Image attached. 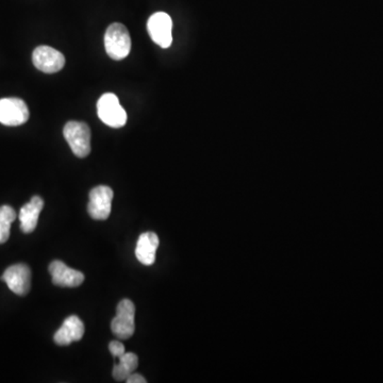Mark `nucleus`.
<instances>
[{"instance_id": "f257e3e1", "label": "nucleus", "mask_w": 383, "mask_h": 383, "mask_svg": "<svg viewBox=\"0 0 383 383\" xmlns=\"http://www.w3.org/2000/svg\"><path fill=\"white\" fill-rule=\"evenodd\" d=\"M105 48L108 56L115 61L128 57L131 51V37L128 29L120 23L110 25L106 31Z\"/></svg>"}, {"instance_id": "f03ea898", "label": "nucleus", "mask_w": 383, "mask_h": 383, "mask_svg": "<svg viewBox=\"0 0 383 383\" xmlns=\"http://www.w3.org/2000/svg\"><path fill=\"white\" fill-rule=\"evenodd\" d=\"M64 137L75 156L85 158L91 153V130L85 123L68 122L63 129Z\"/></svg>"}, {"instance_id": "7ed1b4c3", "label": "nucleus", "mask_w": 383, "mask_h": 383, "mask_svg": "<svg viewBox=\"0 0 383 383\" xmlns=\"http://www.w3.org/2000/svg\"><path fill=\"white\" fill-rule=\"evenodd\" d=\"M97 112L101 122L112 128H122L126 125L127 112L120 106V99L113 93H106L97 103Z\"/></svg>"}, {"instance_id": "20e7f679", "label": "nucleus", "mask_w": 383, "mask_h": 383, "mask_svg": "<svg viewBox=\"0 0 383 383\" xmlns=\"http://www.w3.org/2000/svg\"><path fill=\"white\" fill-rule=\"evenodd\" d=\"M135 306L129 299H123L116 308V316L111 322V330L120 340H128L135 330Z\"/></svg>"}, {"instance_id": "39448f33", "label": "nucleus", "mask_w": 383, "mask_h": 383, "mask_svg": "<svg viewBox=\"0 0 383 383\" xmlns=\"http://www.w3.org/2000/svg\"><path fill=\"white\" fill-rule=\"evenodd\" d=\"M113 189L107 185H99L89 192L87 212L93 220H105L111 214Z\"/></svg>"}, {"instance_id": "423d86ee", "label": "nucleus", "mask_w": 383, "mask_h": 383, "mask_svg": "<svg viewBox=\"0 0 383 383\" xmlns=\"http://www.w3.org/2000/svg\"><path fill=\"white\" fill-rule=\"evenodd\" d=\"M32 61L37 70L46 74H55L65 65L63 54L45 45L35 48L32 54Z\"/></svg>"}, {"instance_id": "0eeeda50", "label": "nucleus", "mask_w": 383, "mask_h": 383, "mask_svg": "<svg viewBox=\"0 0 383 383\" xmlns=\"http://www.w3.org/2000/svg\"><path fill=\"white\" fill-rule=\"evenodd\" d=\"M29 118V110L23 99H0V123L5 126L15 127L25 124Z\"/></svg>"}, {"instance_id": "6e6552de", "label": "nucleus", "mask_w": 383, "mask_h": 383, "mask_svg": "<svg viewBox=\"0 0 383 383\" xmlns=\"http://www.w3.org/2000/svg\"><path fill=\"white\" fill-rule=\"evenodd\" d=\"M172 18L164 12L153 14L147 22V30L151 39L162 48L172 45Z\"/></svg>"}, {"instance_id": "1a4fd4ad", "label": "nucleus", "mask_w": 383, "mask_h": 383, "mask_svg": "<svg viewBox=\"0 0 383 383\" xmlns=\"http://www.w3.org/2000/svg\"><path fill=\"white\" fill-rule=\"evenodd\" d=\"M1 280L7 283L8 287L14 294L25 296L28 294L31 285V270L26 264H15L10 266L1 276Z\"/></svg>"}, {"instance_id": "9d476101", "label": "nucleus", "mask_w": 383, "mask_h": 383, "mask_svg": "<svg viewBox=\"0 0 383 383\" xmlns=\"http://www.w3.org/2000/svg\"><path fill=\"white\" fill-rule=\"evenodd\" d=\"M48 270L51 272L54 284L58 287H77L84 281V275L82 272L68 268L59 260L51 262Z\"/></svg>"}, {"instance_id": "9b49d317", "label": "nucleus", "mask_w": 383, "mask_h": 383, "mask_svg": "<svg viewBox=\"0 0 383 383\" xmlns=\"http://www.w3.org/2000/svg\"><path fill=\"white\" fill-rule=\"evenodd\" d=\"M84 324L76 315L70 316L64 320L59 330L55 333L54 340L60 346H68L73 342H78L84 335Z\"/></svg>"}, {"instance_id": "f8f14e48", "label": "nucleus", "mask_w": 383, "mask_h": 383, "mask_svg": "<svg viewBox=\"0 0 383 383\" xmlns=\"http://www.w3.org/2000/svg\"><path fill=\"white\" fill-rule=\"evenodd\" d=\"M159 247V237L155 232H145L139 235L135 247L137 259L144 265H153Z\"/></svg>"}, {"instance_id": "ddd939ff", "label": "nucleus", "mask_w": 383, "mask_h": 383, "mask_svg": "<svg viewBox=\"0 0 383 383\" xmlns=\"http://www.w3.org/2000/svg\"><path fill=\"white\" fill-rule=\"evenodd\" d=\"M43 208L44 201L39 196H33L28 203L23 206L20 212V229L23 232L28 234L35 230Z\"/></svg>"}, {"instance_id": "4468645a", "label": "nucleus", "mask_w": 383, "mask_h": 383, "mask_svg": "<svg viewBox=\"0 0 383 383\" xmlns=\"http://www.w3.org/2000/svg\"><path fill=\"white\" fill-rule=\"evenodd\" d=\"M120 363L115 364L113 368V377L116 381H126L131 372H135L139 365L137 356L133 353H125L118 358Z\"/></svg>"}, {"instance_id": "2eb2a0df", "label": "nucleus", "mask_w": 383, "mask_h": 383, "mask_svg": "<svg viewBox=\"0 0 383 383\" xmlns=\"http://www.w3.org/2000/svg\"><path fill=\"white\" fill-rule=\"evenodd\" d=\"M16 213L10 206L0 207V244L7 242L10 237L11 224L15 220Z\"/></svg>"}, {"instance_id": "dca6fc26", "label": "nucleus", "mask_w": 383, "mask_h": 383, "mask_svg": "<svg viewBox=\"0 0 383 383\" xmlns=\"http://www.w3.org/2000/svg\"><path fill=\"white\" fill-rule=\"evenodd\" d=\"M109 351L112 355L115 358L122 357L126 351H125V346L122 343L118 342V341H112L109 344Z\"/></svg>"}, {"instance_id": "f3484780", "label": "nucleus", "mask_w": 383, "mask_h": 383, "mask_svg": "<svg viewBox=\"0 0 383 383\" xmlns=\"http://www.w3.org/2000/svg\"><path fill=\"white\" fill-rule=\"evenodd\" d=\"M127 382L128 383H146V379L144 378L142 375L137 374V372H133L129 375L128 378H127Z\"/></svg>"}]
</instances>
